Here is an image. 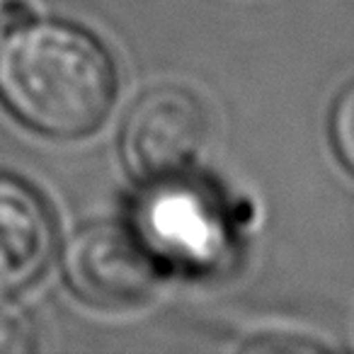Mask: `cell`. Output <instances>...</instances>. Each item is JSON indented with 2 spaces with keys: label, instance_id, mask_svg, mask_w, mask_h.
I'll use <instances>...</instances> for the list:
<instances>
[{
  "label": "cell",
  "instance_id": "obj_1",
  "mask_svg": "<svg viewBox=\"0 0 354 354\" xmlns=\"http://www.w3.org/2000/svg\"><path fill=\"white\" fill-rule=\"evenodd\" d=\"M117 97L109 51L68 22L27 20L0 41V104L30 131L80 138L107 119Z\"/></svg>",
  "mask_w": 354,
  "mask_h": 354
},
{
  "label": "cell",
  "instance_id": "obj_2",
  "mask_svg": "<svg viewBox=\"0 0 354 354\" xmlns=\"http://www.w3.org/2000/svg\"><path fill=\"white\" fill-rule=\"evenodd\" d=\"M209 141V114L189 90L160 85L129 112L119 148L129 172L146 185L180 180Z\"/></svg>",
  "mask_w": 354,
  "mask_h": 354
},
{
  "label": "cell",
  "instance_id": "obj_3",
  "mask_svg": "<svg viewBox=\"0 0 354 354\" xmlns=\"http://www.w3.org/2000/svg\"><path fill=\"white\" fill-rule=\"evenodd\" d=\"M61 274L85 304L124 308L151 296L160 279V262L136 228L95 221L68 236L61 250Z\"/></svg>",
  "mask_w": 354,
  "mask_h": 354
},
{
  "label": "cell",
  "instance_id": "obj_4",
  "mask_svg": "<svg viewBox=\"0 0 354 354\" xmlns=\"http://www.w3.org/2000/svg\"><path fill=\"white\" fill-rule=\"evenodd\" d=\"M136 233L158 262L209 267L228 248V221L221 204L185 177L151 185L138 209Z\"/></svg>",
  "mask_w": 354,
  "mask_h": 354
},
{
  "label": "cell",
  "instance_id": "obj_5",
  "mask_svg": "<svg viewBox=\"0 0 354 354\" xmlns=\"http://www.w3.org/2000/svg\"><path fill=\"white\" fill-rule=\"evenodd\" d=\"M56 250V221L39 192L0 170V296L32 286Z\"/></svg>",
  "mask_w": 354,
  "mask_h": 354
},
{
  "label": "cell",
  "instance_id": "obj_6",
  "mask_svg": "<svg viewBox=\"0 0 354 354\" xmlns=\"http://www.w3.org/2000/svg\"><path fill=\"white\" fill-rule=\"evenodd\" d=\"M35 347L37 328L32 313L15 296H0V354H25Z\"/></svg>",
  "mask_w": 354,
  "mask_h": 354
},
{
  "label": "cell",
  "instance_id": "obj_7",
  "mask_svg": "<svg viewBox=\"0 0 354 354\" xmlns=\"http://www.w3.org/2000/svg\"><path fill=\"white\" fill-rule=\"evenodd\" d=\"M330 136L339 160L354 172V83L342 90L330 114Z\"/></svg>",
  "mask_w": 354,
  "mask_h": 354
},
{
  "label": "cell",
  "instance_id": "obj_8",
  "mask_svg": "<svg viewBox=\"0 0 354 354\" xmlns=\"http://www.w3.org/2000/svg\"><path fill=\"white\" fill-rule=\"evenodd\" d=\"M32 8L25 0H3L0 3V30H12L22 22L32 20Z\"/></svg>",
  "mask_w": 354,
  "mask_h": 354
}]
</instances>
